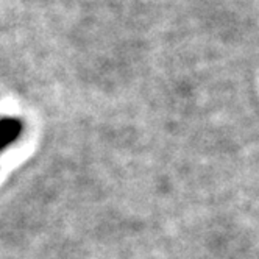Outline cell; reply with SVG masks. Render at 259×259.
<instances>
[{
    "label": "cell",
    "instance_id": "1",
    "mask_svg": "<svg viewBox=\"0 0 259 259\" xmlns=\"http://www.w3.org/2000/svg\"><path fill=\"white\" fill-rule=\"evenodd\" d=\"M24 133V122L19 117H0V153L19 139Z\"/></svg>",
    "mask_w": 259,
    "mask_h": 259
}]
</instances>
